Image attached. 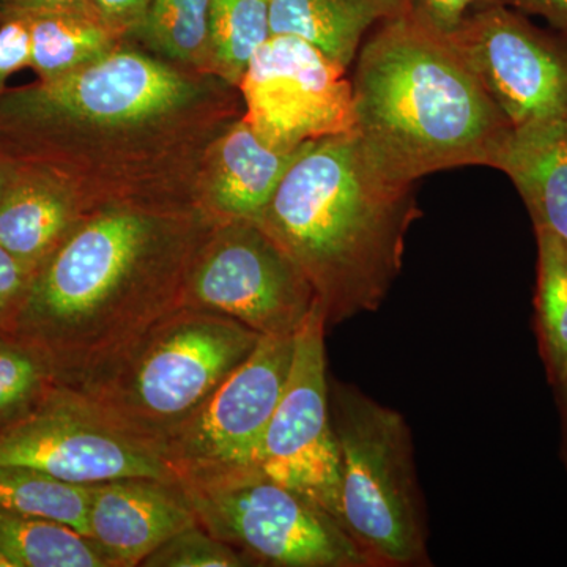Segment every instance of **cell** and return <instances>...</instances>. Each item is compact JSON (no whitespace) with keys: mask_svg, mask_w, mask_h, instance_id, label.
<instances>
[{"mask_svg":"<svg viewBox=\"0 0 567 567\" xmlns=\"http://www.w3.org/2000/svg\"><path fill=\"white\" fill-rule=\"evenodd\" d=\"M0 567H13L11 566L9 558H7L3 554H0Z\"/></svg>","mask_w":567,"mask_h":567,"instance_id":"cell-36","label":"cell"},{"mask_svg":"<svg viewBox=\"0 0 567 567\" xmlns=\"http://www.w3.org/2000/svg\"><path fill=\"white\" fill-rule=\"evenodd\" d=\"M194 525L199 524L181 481L134 476L92 486L87 536L112 567L141 566Z\"/></svg>","mask_w":567,"mask_h":567,"instance_id":"cell-14","label":"cell"},{"mask_svg":"<svg viewBox=\"0 0 567 567\" xmlns=\"http://www.w3.org/2000/svg\"><path fill=\"white\" fill-rule=\"evenodd\" d=\"M382 20L371 0H270L271 35L303 40L346 70Z\"/></svg>","mask_w":567,"mask_h":567,"instance_id":"cell-18","label":"cell"},{"mask_svg":"<svg viewBox=\"0 0 567 567\" xmlns=\"http://www.w3.org/2000/svg\"><path fill=\"white\" fill-rule=\"evenodd\" d=\"M260 336L230 317L183 306L66 390L164 451L167 440L252 353Z\"/></svg>","mask_w":567,"mask_h":567,"instance_id":"cell-5","label":"cell"},{"mask_svg":"<svg viewBox=\"0 0 567 567\" xmlns=\"http://www.w3.org/2000/svg\"><path fill=\"white\" fill-rule=\"evenodd\" d=\"M371 2L383 14V20L412 10V0H371Z\"/></svg>","mask_w":567,"mask_h":567,"instance_id":"cell-33","label":"cell"},{"mask_svg":"<svg viewBox=\"0 0 567 567\" xmlns=\"http://www.w3.org/2000/svg\"><path fill=\"white\" fill-rule=\"evenodd\" d=\"M32 276L33 271L0 244V330L20 308Z\"/></svg>","mask_w":567,"mask_h":567,"instance_id":"cell-28","label":"cell"},{"mask_svg":"<svg viewBox=\"0 0 567 567\" xmlns=\"http://www.w3.org/2000/svg\"><path fill=\"white\" fill-rule=\"evenodd\" d=\"M84 216L61 185L18 171L0 199V244L35 274Z\"/></svg>","mask_w":567,"mask_h":567,"instance_id":"cell-17","label":"cell"},{"mask_svg":"<svg viewBox=\"0 0 567 567\" xmlns=\"http://www.w3.org/2000/svg\"><path fill=\"white\" fill-rule=\"evenodd\" d=\"M270 37V0H212L208 71L238 87Z\"/></svg>","mask_w":567,"mask_h":567,"instance_id":"cell-24","label":"cell"},{"mask_svg":"<svg viewBox=\"0 0 567 567\" xmlns=\"http://www.w3.org/2000/svg\"><path fill=\"white\" fill-rule=\"evenodd\" d=\"M210 9L212 0H152L128 40L164 61L210 73Z\"/></svg>","mask_w":567,"mask_h":567,"instance_id":"cell-21","label":"cell"},{"mask_svg":"<svg viewBox=\"0 0 567 567\" xmlns=\"http://www.w3.org/2000/svg\"><path fill=\"white\" fill-rule=\"evenodd\" d=\"M144 567H244L251 559L200 525L183 529L142 561Z\"/></svg>","mask_w":567,"mask_h":567,"instance_id":"cell-26","label":"cell"},{"mask_svg":"<svg viewBox=\"0 0 567 567\" xmlns=\"http://www.w3.org/2000/svg\"><path fill=\"white\" fill-rule=\"evenodd\" d=\"M316 301L303 271L252 219L215 224L185 293V306L230 317L262 336H293Z\"/></svg>","mask_w":567,"mask_h":567,"instance_id":"cell-9","label":"cell"},{"mask_svg":"<svg viewBox=\"0 0 567 567\" xmlns=\"http://www.w3.org/2000/svg\"><path fill=\"white\" fill-rule=\"evenodd\" d=\"M293 336H260L256 349L164 445L181 483L259 468L281 399Z\"/></svg>","mask_w":567,"mask_h":567,"instance_id":"cell-10","label":"cell"},{"mask_svg":"<svg viewBox=\"0 0 567 567\" xmlns=\"http://www.w3.org/2000/svg\"><path fill=\"white\" fill-rule=\"evenodd\" d=\"M559 394V402H561L563 413V457L567 466V382L557 388Z\"/></svg>","mask_w":567,"mask_h":567,"instance_id":"cell-34","label":"cell"},{"mask_svg":"<svg viewBox=\"0 0 567 567\" xmlns=\"http://www.w3.org/2000/svg\"><path fill=\"white\" fill-rule=\"evenodd\" d=\"M0 554L13 567H112L76 529L0 506Z\"/></svg>","mask_w":567,"mask_h":567,"instance_id":"cell-20","label":"cell"},{"mask_svg":"<svg viewBox=\"0 0 567 567\" xmlns=\"http://www.w3.org/2000/svg\"><path fill=\"white\" fill-rule=\"evenodd\" d=\"M420 215L415 185L380 169L352 132L303 145L256 221L303 271L330 327L382 306Z\"/></svg>","mask_w":567,"mask_h":567,"instance_id":"cell-3","label":"cell"},{"mask_svg":"<svg viewBox=\"0 0 567 567\" xmlns=\"http://www.w3.org/2000/svg\"><path fill=\"white\" fill-rule=\"evenodd\" d=\"M300 151L267 144L245 117L238 118L208 152L203 175L205 210L219 221H256Z\"/></svg>","mask_w":567,"mask_h":567,"instance_id":"cell-15","label":"cell"},{"mask_svg":"<svg viewBox=\"0 0 567 567\" xmlns=\"http://www.w3.org/2000/svg\"><path fill=\"white\" fill-rule=\"evenodd\" d=\"M494 169L514 183L535 230L567 241V122L514 126Z\"/></svg>","mask_w":567,"mask_h":567,"instance_id":"cell-16","label":"cell"},{"mask_svg":"<svg viewBox=\"0 0 567 567\" xmlns=\"http://www.w3.org/2000/svg\"><path fill=\"white\" fill-rule=\"evenodd\" d=\"M31 31V66L39 80L63 76L102 61L125 37L111 29L91 7L52 11L25 21Z\"/></svg>","mask_w":567,"mask_h":567,"instance_id":"cell-19","label":"cell"},{"mask_svg":"<svg viewBox=\"0 0 567 567\" xmlns=\"http://www.w3.org/2000/svg\"><path fill=\"white\" fill-rule=\"evenodd\" d=\"M14 181V169L6 159L0 158V199L3 194L10 188L11 183Z\"/></svg>","mask_w":567,"mask_h":567,"instance_id":"cell-35","label":"cell"},{"mask_svg":"<svg viewBox=\"0 0 567 567\" xmlns=\"http://www.w3.org/2000/svg\"><path fill=\"white\" fill-rule=\"evenodd\" d=\"M54 385L35 354L0 339V423L31 409Z\"/></svg>","mask_w":567,"mask_h":567,"instance_id":"cell-25","label":"cell"},{"mask_svg":"<svg viewBox=\"0 0 567 567\" xmlns=\"http://www.w3.org/2000/svg\"><path fill=\"white\" fill-rule=\"evenodd\" d=\"M0 465L25 466L84 486L134 476L178 481L162 447L58 385L21 415L0 423Z\"/></svg>","mask_w":567,"mask_h":567,"instance_id":"cell-8","label":"cell"},{"mask_svg":"<svg viewBox=\"0 0 567 567\" xmlns=\"http://www.w3.org/2000/svg\"><path fill=\"white\" fill-rule=\"evenodd\" d=\"M31 66V31L28 22L0 24V91L11 74Z\"/></svg>","mask_w":567,"mask_h":567,"instance_id":"cell-29","label":"cell"},{"mask_svg":"<svg viewBox=\"0 0 567 567\" xmlns=\"http://www.w3.org/2000/svg\"><path fill=\"white\" fill-rule=\"evenodd\" d=\"M205 208H102L37 268L0 339L73 388L185 306L194 260L218 223Z\"/></svg>","mask_w":567,"mask_h":567,"instance_id":"cell-2","label":"cell"},{"mask_svg":"<svg viewBox=\"0 0 567 567\" xmlns=\"http://www.w3.org/2000/svg\"><path fill=\"white\" fill-rule=\"evenodd\" d=\"M492 3L502 0H412V11L434 31L451 35L473 10Z\"/></svg>","mask_w":567,"mask_h":567,"instance_id":"cell-27","label":"cell"},{"mask_svg":"<svg viewBox=\"0 0 567 567\" xmlns=\"http://www.w3.org/2000/svg\"><path fill=\"white\" fill-rule=\"evenodd\" d=\"M353 133L395 181L495 167L513 125L446 35L412 10L379 22L354 59Z\"/></svg>","mask_w":567,"mask_h":567,"instance_id":"cell-4","label":"cell"},{"mask_svg":"<svg viewBox=\"0 0 567 567\" xmlns=\"http://www.w3.org/2000/svg\"><path fill=\"white\" fill-rule=\"evenodd\" d=\"M514 126L567 122V35L505 3L473 10L446 35Z\"/></svg>","mask_w":567,"mask_h":567,"instance_id":"cell-12","label":"cell"},{"mask_svg":"<svg viewBox=\"0 0 567 567\" xmlns=\"http://www.w3.org/2000/svg\"><path fill=\"white\" fill-rule=\"evenodd\" d=\"M111 29L130 39L140 28L152 0H85Z\"/></svg>","mask_w":567,"mask_h":567,"instance_id":"cell-30","label":"cell"},{"mask_svg":"<svg viewBox=\"0 0 567 567\" xmlns=\"http://www.w3.org/2000/svg\"><path fill=\"white\" fill-rule=\"evenodd\" d=\"M535 234L537 341L548 380L559 388L567 382V241L547 230Z\"/></svg>","mask_w":567,"mask_h":567,"instance_id":"cell-22","label":"cell"},{"mask_svg":"<svg viewBox=\"0 0 567 567\" xmlns=\"http://www.w3.org/2000/svg\"><path fill=\"white\" fill-rule=\"evenodd\" d=\"M511 9L544 18L551 29L567 35V0H502Z\"/></svg>","mask_w":567,"mask_h":567,"instance_id":"cell-32","label":"cell"},{"mask_svg":"<svg viewBox=\"0 0 567 567\" xmlns=\"http://www.w3.org/2000/svg\"><path fill=\"white\" fill-rule=\"evenodd\" d=\"M181 484L197 524L254 565L375 567L333 516L259 468Z\"/></svg>","mask_w":567,"mask_h":567,"instance_id":"cell-7","label":"cell"},{"mask_svg":"<svg viewBox=\"0 0 567 567\" xmlns=\"http://www.w3.org/2000/svg\"><path fill=\"white\" fill-rule=\"evenodd\" d=\"M240 89L126 39L102 61L0 91V158L85 213L204 208L208 152L244 117Z\"/></svg>","mask_w":567,"mask_h":567,"instance_id":"cell-1","label":"cell"},{"mask_svg":"<svg viewBox=\"0 0 567 567\" xmlns=\"http://www.w3.org/2000/svg\"><path fill=\"white\" fill-rule=\"evenodd\" d=\"M327 317L319 300L293 334L292 363L268 424L259 470L339 520V451L327 377Z\"/></svg>","mask_w":567,"mask_h":567,"instance_id":"cell-11","label":"cell"},{"mask_svg":"<svg viewBox=\"0 0 567 567\" xmlns=\"http://www.w3.org/2000/svg\"><path fill=\"white\" fill-rule=\"evenodd\" d=\"M346 71L303 40L271 35L238 84L244 117L267 144L282 151L352 133V82Z\"/></svg>","mask_w":567,"mask_h":567,"instance_id":"cell-13","label":"cell"},{"mask_svg":"<svg viewBox=\"0 0 567 567\" xmlns=\"http://www.w3.org/2000/svg\"><path fill=\"white\" fill-rule=\"evenodd\" d=\"M330 412L342 527L375 567L427 565V532L404 416L339 382L330 386Z\"/></svg>","mask_w":567,"mask_h":567,"instance_id":"cell-6","label":"cell"},{"mask_svg":"<svg viewBox=\"0 0 567 567\" xmlns=\"http://www.w3.org/2000/svg\"><path fill=\"white\" fill-rule=\"evenodd\" d=\"M87 6L85 0H0V24L29 21L52 11Z\"/></svg>","mask_w":567,"mask_h":567,"instance_id":"cell-31","label":"cell"},{"mask_svg":"<svg viewBox=\"0 0 567 567\" xmlns=\"http://www.w3.org/2000/svg\"><path fill=\"white\" fill-rule=\"evenodd\" d=\"M91 498L92 486L25 466L0 465V506L7 509L48 518L87 536Z\"/></svg>","mask_w":567,"mask_h":567,"instance_id":"cell-23","label":"cell"}]
</instances>
